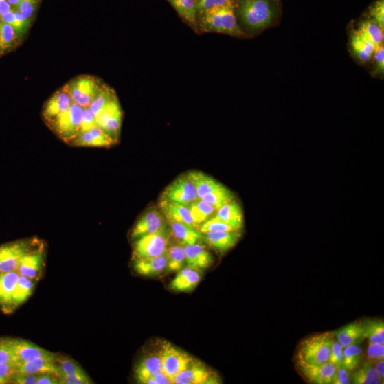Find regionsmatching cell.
<instances>
[{
	"mask_svg": "<svg viewBox=\"0 0 384 384\" xmlns=\"http://www.w3.org/2000/svg\"><path fill=\"white\" fill-rule=\"evenodd\" d=\"M202 29L234 36H245L237 23L233 4L209 9L204 12Z\"/></svg>",
	"mask_w": 384,
	"mask_h": 384,
	"instance_id": "6da1fadb",
	"label": "cell"
},
{
	"mask_svg": "<svg viewBox=\"0 0 384 384\" xmlns=\"http://www.w3.org/2000/svg\"><path fill=\"white\" fill-rule=\"evenodd\" d=\"M239 15L249 29L257 31L269 27L275 13L270 0H240Z\"/></svg>",
	"mask_w": 384,
	"mask_h": 384,
	"instance_id": "7a4b0ae2",
	"label": "cell"
},
{
	"mask_svg": "<svg viewBox=\"0 0 384 384\" xmlns=\"http://www.w3.org/2000/svg\"><path fill=\"white\" fill-rule=\"evenodd\" d=\"M334 339L332 332H326L302 341L297 351V361L308 365H322L329 362Z\"/></svg>",
	"mask_w": 384,
	"mask_h": 384,
	"instance_id": "3957f363",
	"label": "cell"
},
{
	"mask_svg": "<svg viewBox=\"0 0 384 384\" xmlns=\"http://www.w3.org/2000/svg\"><path fill=\"white\" fill-rule=\"evenodd\" d=\"M84 113V108L74 103L47 126L60 139L69 144L80 131Z\"/></svg>",
	"mask_w": 384,
	"mask_h": 384,
	"instance_id": "277c9868",
	"label": "cell"
},
{
	"mask_svg": "<svg viewBox=\"0 0 384 384\" xmlns=\"http://www.w3.org/2000/svg\"><path fill=\"white\" fill-rule=\"evenodd\" d=\"M105 85L102 80L96 76L80 75L71 79L64 87L70 94L74 104L87 108Z\"/></svg>",
	"mask_w": 384,
	"mask_h": 384,
	"instance_id": "5b68a950",
	"label": "cell"
},
{
	"mask_svg": "<svg viewBox=\"0 0 384 384\" xmlns=\"http://www.w3.org/2000/svg\"><path fill=\"white\" fill-rule=\"evenodd\" d=\"M169 232L166 227L135 240L134 259L154 258L165 254L169 248Z\"/></svg>",
	"mask_w": 384,
	"mask_h": 384,
	"instance_id": "8992f818",
	"label": "cell"
},
{
	"mask_svg": "<svg viewBox=\"0 0 384 384\" xmlns=\"http://www.w3.org/2000/svg\"><path fill=\"white\" fill-rule=\"evenodd\" d=\"M159 354L161 359V372L172 381L179 373L188 367L193 359L187 352L167 341L163 342Z\"/></svg>",
	"mask_w": 384,
	"mask_h": 384,
	"instance_id": "52a82bcc",
	"label": "cell"
},
{
	"mask_svg": "<svg viewBox=\"0 0 384 384\" xmlns=\"http://www.w3.org/2000/svg\"><path fill=\"white\" fill-rule=\"evenodd\" d=\"M35 246L30 240H18L0 246V273L16 271L24 256Z\"/></svg>",
	"mask_w": 384,
	"mask_h": 384,
	"instance_id": "ba28073f",
	"label": "cell"
},
{
	"mask_svg": "<svg viewBox=\"0 0 384 384\" xmlns=\"http://www.w3.org/2000/svg\"><path fill=\"white\" fill-rule=\"evenodd\" d=\"M123 123V111L117 95L96 116V125L117 142Z\"/></svg>",
	"mask_w": 384,
	"mask_h": 384,
	"instance_id": "9c48e42d",
	"label": "cell"
},
{
	"mask_svg": "<svg viewBox=\"0 0 384 384\" xmlns=\"http://www.w3.org/2000/svg\"><path fill=\"white\" fill-rule=\"evenodd\" d=\"M198 199L195 188L187 175H181L164 190L160 200L188 206Z\"/></svg>",
	"mask_w": 384,
	"mask_h": 384,
	"instance_id": "30bf717a",
	"label": "cell"
},
{
	"mask_svg": "<svg viewBox=\"0 0 384 384\" xmlns=\"http://www.w3.org/2000/svg\"><path fill=\"white\" fill-rule=\"evenodd\" d=\"M166 218L160 210L151 209L137 221L131 234L133 240L167 227Z\"/></svg>",
	"mask_w": 384,
	"mask_h": 384,
	"instance_id": "8fae6325",
	"label": "cell"
},
{
	"mask_svg": "<svg viewBox=\"0 0 384 384\" xmlns=\"http://www.w3.org/2000/svg\"><path fill=\"white\" fill-rule=\"evenodd\" d=\"M298 370L309 382L315 384H332L337 368L330 362L322 365H308L297 361Z\"/></svg>",
	"mask_w": 384,
	"mask_h": 384,
	"instance_id": "7c38bea8",
	"label": "cell"
},
{
	"mask_svg": "<svg viewBox=\"0 0 384 384\" xmlns=\"http://www.w3.org/2000/svg\"><path fill=\"white\" fill-rule=\"evenodd\" d=\"M74 101L65 87L56 91L45 104L43 117L46 124H49L59 115L68 110Z\"/></svg>",
	"mask_w": 384,
	"mask_h": 384,
	"instance_id": "4fadbf2b",
	"label": "cell"
},
{
	"mask_svg": "<svg viewBox=\"0 0 384 384\" xmlns=\"http://www.w3.org/2000/svg\"><path fill=\"white\" fill-rule=\"evenodd\" d=\"M204 363L193 359L188 367L174 379V384H208L214 374Z\"/></svg>",
	"mask_w": 384,
	"mask_h": 384,
	"instance_id": "5bb4252c",
	"label": "cell"
},
{
	"mask_svg": "<svg viewBox=\"0 0 384 384\" xmlns=\"http://www.w3.org/2000/svg\"><path fill=\"white\" fill-rule=\"evenodd\" d=\"M109 135L98 126L80 132L69 144L73 147L110 148L115 144Z\"/></svg>",
	"mask_w": 384,
	"mask_h": 384,
	"instance_id": "9a60e30c",
	"label": "cell"
},
{
	"mask_svg": "<svg viewBox=\"0 0 384 384\" xmlns=\"http://www.w3.org/2000/svg\"><path fill=\"white\" fill-rule=\"evenodd\" d=\"M45 256L43 246L34 248L24 256L16 271L19 275L32 280L38 278L43 269Z\"/></svg>",
	"mask_w": 384,
	"mask_h": 384,
	"instance_id": "2e32d148",
	"label": "cell"
},
{
	"mask_svg": "<svg viewBox=\"0 0 384 384\" xmlns=\"http://www.w3.org/2000/svg\"><path fill=\"white\" fill-rule=\"evenodd\" d=\"M241 237L240 230L209 232L203 234V240L209 247L222 255L234 248Z\"/></svg>",
	"mask_w": 384,
	"mask_h": 384,
	"instance_id": "e0dca14e",
	"label": "cell"
},
{
	"mask_svg": "<svg viewBox=\"0 0 384 384\" xmlns=\"http://www.w3.org/2000/svg\"><path fill=\"white\" fill-rule=\"evenodd\" d=\"M11 343L18 363L56 355L25 340L11 339Z\"/></svg>",
	"mask_w": 384,
	"mask_h": 384,
	"instance_id": "ac0fdd59",
	"label": "cell"
},
{
	"mask_svg": "<svg viewBox=\"0 0 384 384\" xmlns=\"http://www.w3.org/2000/svg\"><path fill=\"white\" fill-rule=\"evenodd\" d=\"M201 279L200 271L187 267L177 272L169 288L174 292H192L198 286Z\"/></svg>",
	"mask_w": 384,
	"mask_h": 384,
	"instance_id": "d6986e66",
	"label": "cell"
},
{
	"mask_svg": "<svg viewBox=\"0 0 384 384\" xmlns=\"http://www.w3.org/2000/svg\"><path fill=\"white\" fill-rule=\"evenodd\" d=\"M184 250L187 267L201 271L210 268L213 264L214 259L211 253L199 242L184 246Z\"/></svg>",
	"mask_w": 384,
	"mask_h": 384,
	"instance_id": "ffe728a7",
	"label": "cell"
},
{
	"mask_svg": "<svg viewBox=\"0 0 384 384\" xmlns=\"http://www.w3.org/2000/svg\"><path fill=\"white\" fill-rule=\"evenodd\" d=\"M159 210L168 221H175L196 228L187 206L175 203V202L160 200Z\"/></svg>",
	"mask_w": 384,
	"mask_h": 384,
	"instance_id": "44dd1931",
	"label": "cell"
},
{
	"mask_svg": "<svg viewBox=\"0 0 384 384\" xmlns=\"http://www.w3.org/2000/svg\"><path fill=\"white\" fill-rule=\"evenodd\" d=\"M167 252L157 257L134 259L135 271L146 277H155L163 273L167 269Z\"/></svg>",
	"mask_w": 384,
	"mask_h": 384,
	"instance_id": "7402d4cb",
	"label": "cell"
},
{
	"mask_svg": "<svg viewBox=\"0 0 384 384\" xmlns=\"http://www.w3.org/2000/svg\"><path fill=\"white\" fill-rule=\"evenodd\" d=\"M56 356L36 359L30 361L19 363L16 373L24 374H41L54 373L58 374L56 365Z\"/></svg>",
	"mask_w": 384,
	"mask_h": 384,
	"instance_id": "603a6c76",
	"label": "cell"
},
{
	"mask_svg": "<svg viewBox=\"0 0 384 384\" xmlns=\"http://www.w3.org/2000/svg\"><path fill=\"white\" fill-rule=\"evenodd\" d=\"M214 216L236 230H240L244 227V213L239 204L235 201L220 207Z\"/></svg>",
	"mask_w": 384,
	"mask_h": 384,
	"instance_id": "cb8c5ba5",
	"label": "cell"
},
{
	"mask_svg": "<svg viewBox=\"0 0 384 384\" xmlns=\"http://www.w3.org/2000/svg\"><path fill=\"white\" fill-rule=\"evenodd\" d=\"M171 227V233L178 241L179 245L183 246L192 245L203 240V234L193 227L175 221H168Z\"/></svg>",
	"mask_w": 384,
	"mask_h": 384,
	"instance_id": "d4e9b609",
	"label": "cell"
},
{
	"mask_svg": "<svg viewBox=\"0 0 384 384\" xmlns=\"http://www.w3.org/2000/svg\"><path fill=\"white\" fill-rule=\"evenodd\" d=\"M186 175L194 185L198 199H201L223 185L212 177L199 171L192 170Z\"/></svg>",
	"mask_w": 384,
	"mask_h": 384,
	"instance_id": "484cf974",
	"label": "cell"
},
{
	"mask_svg": "<svg viewBox=\"0 0 384 384\" xmlns=\"http://www.w3.org/2000/svg\"><path fill=\"white\" fill-rule=\"evenodd\" d=\"M161 371L159 354H150L139 361L135 370V378L139 383L146 381Z\"/></svg>",
	"mask_w": 384,
	"mask_h": 384,
	"instance_id": "4316f807",
	"label": "cell"
},
{
	"mask_svg": "<svg viewBox=\"0 0 384 384\" xmlns=\"http://www.w3.org/2000/svg\"><path fill=\"white\" fill-rule=\"evenodd\" d=\"M19 274L17 271L0 273V306L12 308V300Z\"/></svg>",
	"mask_w": 384,
	"mask_h": 384,
	"instance_id": "83f0119b",
	"label": "cell"
},
{
	"mask_svg": "<svg viewBox=\"0 0 384 384\" xmlns=\"http://www.w3.org/2000/svg\"><path fill=\"white\" fill-rule=\"evenodd\" d=\"M334 336L343 348L359 343L365 339L363 323L361 321L351 323L335 332Z\"/></svg>",
	"mask_w": 384,
	"mask_h": 384,
	"instance_id": "f1b7e54d",
	"label": "cell"
},
{
	"mask_svg": "<svg viewBox=\"0 0 384 384\" xmlns=\"http://www.w3.org/2000/svg\"><path fill=\"white\" fill-rule=\"evenodd\" d=\"M351 45L356 56L361 62H369L372 58L376 47L358 31L354 32L351 37Z\"/></svg>",
	"mask_w": 384,
	"mask_h": 384,
	"instance_id": "f546056e",
	"label": "cell"
},
{
	"mask_svg": "<svg viewBox=\"0 0 384 384\" xmlns=\"http://www.w3.org/2000/svg\"><path fill=\"white\" fill-rule=\"evenodd\" d=\"M191 213L196 227H199L210 218L213 217L217 210L207 201L198 199L187 206Z\"/></svg>",
	"mask_w": 384,
	"mask_h": 384,
	"instance_id": "4dcf8cb0",
	"label": "cell"
},
{
	"mask_svg": "<svg viewBox=\"0 0 384 384\" xmlns=\"http://www.w3.org/2000/svg\"><path fill=\"white\" fill-rule=\"evenodd\" d=\"M34 286V280L19 275L13 295L12 308H17L23 304L32 295Z\"/></svg>",
	"mask_w": 384,
	"mask_h": 384,
	"instance_id": "1f68e13d",
	"label": "cell"
},
{
	"mask_svg": "<svg viewBox=\"0 0 384 384\" xmlns=\"http://www.w3.org/2000/svg\"><path fill=\"white\" fill-rule=\"evenodd\" d=\"M167 270L170 272H178L187 265L184 246L175 245L168 248Z\"/></svg>",
	"mask_w": 384,
	"mask_h": 384,
	"instance_id": "d6a6232c",
	"label": "cell"
},
{
	"mask_svg": "<svg viewBox=\"0 0 384 384\" xmlns=\"http://www.w3.org/2000/svg\"><path fill=\"white\" fill-rule=\"evenodd\" d=\"M0 19L3 23L12 25L19 37H22L28 31L32 23V20L25 19L15 8Z\"/></svg>",
	"mask_w": 384,
	"mask_h": 384,
	"instance_id": "836d02e7",
	"label": "cell"
},
{
	"mask_svg": "<svg viewBox=\"0 0 384 384\" xmlns=\"http://www.w3.org/2000/svg\"><path fill=\"white\" fill-rule=\"evenodd\" d=\"M204 200L214 207L217 210L229 202L234 201L233 192L227 187L222 185L221 188L212 191L205 196L202 197Z\"/></svg>",
	"mask_w": 384,
	"mask_h": 384,
	"instance_id": "e575fe53",
	"label": "cell"
},
{
	"mask_svg": "<svg viewBox=\"0 0 384 384\" xmlns=\"http://www.w3.org/2000/svg\"><path fill=\"white\" fill-rule=\"evenodd\" d=\"M363 337L368 341L384 343V323L381 319L363 321Z\"/></svg>",
	"mask_w": 384,
	"mask_h": 384,
	"instance_id": "d590c367",
	"label": "cell"
},
{
	"mask_svg": "<svg viewBox=\"0 0 384 384\" xmlns=\"http://www.w3.org/2000/svg\"><path fill=\"white\" fill-rule=\"evenodd\" d=\"M169 3L181 17L190 24L195 25L197 12L196 0H170Z\"/></svg>",
	"mask_w": 384,
	"mask_h": 384,
	"instance_id": "8d00e7d4",
	"label": "cell"
},
{
	"mask_svg": "<svg viewBox=\"0 0 384 384\" xmlns=\"http://www.w3.org/2000/svg\"><path fill=\"white\" fill-rule=\"evenodd\" d=\"M363 36L370 40L377 48L383 45V30L372 20L362 23L357 30Z\"/></svg>",
	"mask_w": 384,
	"mask_h": 384,
	"instance_id": "74e56055",
	"label": "cell"
},
{
	"mask_svg": "<svg viewBox=\"0 0 384 384\" xmlns=\"http://www.w3.org/2000/svg\"><path fill=\"white\" fill-rule=\"evenodd\" d=\"M354 384H381L383 380L379 375L374 366L365 363L352 376Z\"/></svg>",
	"mask_w": 384,
	"mask_h": 384,
	"instance_id": "f35d334b",
	"label": "cell"
},
{
	"mask_svg": "<svg viewBox=\"0 0 384 384\" xmlns=\"http://www.w3.org/2000/svg\"><path fill=\"white\" fill-rule=\"evenodd\" d=\"M363 350L359 343L343 348V365L350 372L355 371L361 365Z\"/></svg>",
	"mask_w": 384,
	"mask_h": 384,
	"instance_id": "ab89813d",
	"label": "cell"
},
{
	"mask_svg": "<svg viewBox=\"0 0 384 384\" xmlns=\"http://www.w3.org/2000/svg\"><path fill=\"white\" fill-rule=\"evenodd\" d=\"M20 37L10 24L3 23L0 33V54L13 49L19 43Z\"/></svg>",
	"mask_w": 384,
	"mask_h": 384,
	"instance_id": "60d3db41",
	"label": "cell"
},
{
	"mask_svg": "<svg viewBox=\"0 0 384 384\" xmlns=\"http://www.w3.org/2000/svg\"><path fill=\"white\" fill-rule=\"evenodd\" d=\"M115 96V91L106 84L89 106L95 117L103 111Z\"/></svg>",
	"mask_w": 384,
	"mask_h": 384,
	"instance_id": "b9f144b4",
	"label": "cell"
},
{
	"mask_svg": "<svg viewBox=\"0 0 384 384\" xmlns=\"http://www.w3.org/2000/svg\"><path fill=\"white\" fill-rule=\"evenodd\" d=\"M55 362L58 371V376H72L84 372L71 359L56 357Z\"/></svg>",
	"mask_w": 384,
	"mask_h": 384,
	"instance_id": "7bdbcfd3",
	"label": "cell"
},
{
	"mask_svg": "<svg viewBox=\"0 0 384 384\" xmlns=\"http://www.w3.org/2000/svg\"><path fill=\"white\" fill-rule=\"evenodd\" d=\"M199 230L201 234H207L209 232H223V231H236L230 225L225 223V222L221 221L214 216L210 218L205 223L202 224L199 227Z\"/></svg>",
	"mask_w": 384,
	"mask_h": 384,
	"instance_id": "ee69618b",
	"label": "cell"
},
{
	"mask_svg": "<svg viewBox=\"0 0 384 384\" xmlns=\"http://www.w3.org/2000/svg\"><path fill=\"white\" fill-rule=\"evenodd\" d=\"M384 359V343L368 342L366 363L373 366L377 361Z\"/></svg>",
	"mask_w": 384,
	"mask_h": 384,
	"instance_id": "f6af8a7d",
	"label": "cell"
},
{
	"mask_svg": "<svg viewBox=\"0 0 384 384\" xmlns=\"http://www.w3.org/2000/svg\"><path fill=\"white\" fill-rule=\"evenodd\" d=\"M41 0H21L15 8L26 19L32 20Z\"/></svg>",
	"mask_w": 384,
	"mask_h": 384,
	"instance_id": "bcb514c9",
	"label": "cell"
},
{
	"mask_svg": "<svg viewBox=\"0 0 384 384\" xmlns=\"http://www.w3.org/2000/svg\"><path fill=\"white\" fill-rule=\"evenodd\" d=\"M18 363L10 361L0 363V381L3 383H10L12 377L16 374Z\"/></svg>",
	"mask_w": 384,
	"mask_h": 384,
	"instance_id": "7dc6e473",
	"label": "cell"
},
{
	"mask_svg": "<svg viewBox=\"0 0 384 384\" xmlns=\"http://www.w3.org/2000/svg\"><path fill=\"white\" fill-rule=\"evenodd\" d=\"M10 361L17 362L12 347L11 339H1L0 340V363Z\"/></svg>",
	"mask_w": 384,
	"mask_h": 384,
	"instance_id": "c3c4849f",
	"label": "cell"
},
{
	"mask_svg": "<svg viewBox=\"0 0 384 384\" xmlns=\"http://www.w3.org/2000/svg\"><path fill=\"white\" fill-rule=\"evenodd\" d=\"M372 21L384 30V0H378L370 9Z\"/></svg>",
	"mask_w": 384,
	"mask_h": 384,
	"instance_id": "681fc988",
	"label": "cell"
},
{
	"mask_svg": "<svg viewBox=\"0 0 384 384\" xmlns=\"http://www.w3.org/2000/svg\"><path fill=\"white\" fill-rule=\"evenodd\" d=\"M60 384H89L92 383L90 378L84 372L72 376H58Z\"/></svg>",
	"mask_w": 384,
	"mask_h": 384,
	"instance_id": "f907efd6",
	"label": "cell"
},
{
	"mask_svg": "<svg viewBox=\"0 0 384 384\" xmlns=\"http://www.w3.org/2000/svg\"><path fill=\"white\" fill-rule=\"evenodd\" d=\"M343 348L337 339H334L329 362L339 368L343 365Z\"/></svg>",
	"mask_w": 384,
	"mask_h": 384,
	"instance_id": "816d5d0a",
	"label": "cell"
},
{
	"mask_svg": "<svg viewBox=\"0 0 384 384\" xmlns=\"http://www.w3.org/2000/svg\"><path fill=\"white\" fill-rule=\"evenodd\" d=\"M229 4H233L232 0H198L196 9L204 12L209 9Z\"/></svg>",
	"mask_w": 384,
	"mask_h": 384,
	"instance_id": "f5cc1de1",
	"label": "cell"
},
{
	"mask_svg": "<svg viewBox=\"0 0 384 384\" xmlns=\"http://www.w3.org/2000/svg\"><path fill=\"white\" fill-rule=\"evenodd\" d=\"M96 117L89 107L84 108V113L80 131H87L96 127Z\"/></svg>",
	"mask_w": 384,
	"mask_h": 384,
	"instance_id": "db71d44e",
	"label": "cell"
},
{
	"mask_svg": "<svg viewBox=\"0 0 384 384\" xmlns=\"http://www.w3.org/2000/svg\"><path fill=\"white\" fill-rule=\"evenodd\" d=\"M350 373L345 366L337 368L332 384H349L350 383Z\"/></svg>",
	"mask_w": 384,
	"mask_h": 384,
	"instance_id": "11a10c76",
	"label": "cell"
},
{
	"mask_svg": "<svg viewBox=\"0 0 384 384\" xmlns=\"http://www.w3.org/2000/svg\"><path fill=\"white\" fill-rule=\"evenodd\" d=\"M40 374H24L16 373L11 379L16 384H36Z\"/></svg>",
	"mask_w": 384,
	"mask_h": 384,
	"instance_id": "9f6ffc18",
	"label": "cell"
},
{
	"mask_svg": "<svg viewBox=\"0 0 384 384\" xmlns=\"http://www.w3.org/2000/svg\"><path fill=\"white\" fill-rule=\"evenodd\" d=\"M374 59L376 63V74H383L384 71V47L381 45L375 50Z\"/></svg>",
	"mask_w": 384,
	"mask_h": 384,
	"instance_id": "6f0895ef",
	"label": "cell"
},
{
	"mask_svg": "<svg viewBox=\"0 0 384 384\" xmlns=\"http://www.w3.org/2000/svg\"><path fill=\"white\" fill-rule=\"evenodd\" d=\"M36 384H59L58 375L54 373L41 374Z\"/></svg>",
	"mask_w": 384,
	"mask_h": 384,
	"instance_id": "680465c9",
	"label": "cell"
},
{
	"mask_svg": "<svg viewBox=\"0 0 384 384\" xmlns=\"http://www.w3.org/2000/svg\"><path fill=\"white\" fill-rule=\"evenodd\" d=\"M151 378L155 381V384H173L172 380L161 371Z\"/></svg>",
	"mask_w": 384,
	"mask_h": 384,
	"instance_id": "91938a15",
	"label": "cell"
},
{
	"mask_svg": "<svg viewBox=\"0 0 384 384\" xmlns=\"http://www.w3.org/2000/svg\"><path fill=\"white\" fill-rule=\"evenodd\" d=\"M14 7H12L8 0H0V17L10 13Z\"/></svg>",
	"mask_w": 384,
	"mask_h": 384,
	"instance_id": "94428289",
	"label": "cell"
},
{
	"mask_svg": "<svg viewBox=\"0 0 384 384\" xmlns=\"http://www.w3.org/2000/svg\"><path fill=\"white\" fill-rule=\"evenodd\" d=\"M376 371L383 380L384 379V359L380 360L374 363L373 365Z\"/></svg>",
	"mask_w": 384,
	"mask_h": 384,
	"instance_id": "6125c7cd",
	"label": "cell"
},
{
	"mask_svg": "<svg viewBox=\"0 0 384 384\" xmlns=\"http://www.w3.org/2000/svg\"><path fill=\"white\" fill-rule=\"evenodd\" d=\"M9 3L14 8H16L21 0H8Z\"/></svg>",
	"mask_w": 384,
	"mask_h": 384,
	"instance_id": "be15d7a7",
	"label": "cell"
},
{
	"mask_svg": "<svg viewBox=\"0 0 384 384\" xmlns=\"http://www.w3.org/2000/svg\"><path fill=\"white\" fill-rule=\"evenodd\" d=\"M1 25H2V20L0 19V33H1Z\"/></svg>",
	"mask_w": 384,
	"mask_h": 384,
	"instance_id": "e7e4bbea",
	"label": "cell"
},
{
	"mask_svg": "<svg viewBox=\"0 0 384 384\" xmlns=\"http://www.w3.org/2000/svg\"><path fill=\"white\" fill-rule=\"evenodd\" d=\"M0 384H2V382H1V381H0Z\"/></svg>",
	"mask_w": 384,
	"mask_h": 384,
	"instance_id": "03108f58",
	"label": "cell"
},
{
	"mask_svg": "<svg viewBox=\"0 0 384 384\" xmlns=\"http://www.w3.org/2000/svg\"><path fill=\"white\" fill-rule=\"evenodd\" d=\"M168 2H170V0H168Z\"/></svg>",
	"mask_w": 384,
	"mask_h": 384,
	"instance_id": "003e7915",
	"label": "cell"
}]
</instances>
